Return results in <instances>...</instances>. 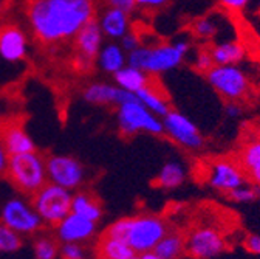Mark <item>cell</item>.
I'll return each instance as SVG.
<instances>
[{
	"label": "cell",
	"instance_id": "7bdbcfd3",
	"mask_svg": "<svg viewBox=\"0 0 260 259\" xmlns=\"http://www.w3.org/2000/svg\"><path fill=\"white\" fill-rule=\"evenodd\" d=\"M0 13H2V0H0Z\"/></svg>",
	"mask_w": 260,
	"mask_h": 259
},
{
	"label": "cell",
	"instance_id": "ab89813d",
	"mask_svg": "<svg viewBox=\"0 0 260 259\" xmlns=\"http://www.w3.org/2000/svg\"><path fill=\"white\" fill-rule=\"evenodd\" d=\"M8 161H10V154L7 149L0 145V176H4L8 169Z\"/></svg>",
	"mask_w": 260,
	"mask_h": 259
},
{
	"label": "cell",
	"instance_id": "f546056e",
	"mask_svg": "<svg viewBox=\"0 0 260 259\" xmlns=\"http://www.w3.org/2000/svg\"><path fill=\"white\" fill-rule=\"evenodd\" d=\"M22 247V236L8 225L0 223V253H14Z\"/></svg>",
	"mask_w": 260,
	"mask_h": 259
},
{
	"label": "cell",
	"instance_id": "7402d4cb",
	"mask_svg": "<svg viewBox=\"0 0 260 259\" xmlns=\"http://www.w3.org/2000/svg\"><path fill=\"white\" fill-rule=\"evenodd\" d=\"M137 98L144 107H147L152 113H155L159 118L168 115L171 110V104H169L168 96L162 95L152 82L137 92Z\"/></svg>",
	"mask_w": 260,
	"mask_h": 259
},
{
	"label": "cell",
	"instance_id": "e0dca14e",
	"mask_svg": "<svg viewBox=\"0 0 260 259\" xmlns=\"http://www.w3.org/2000/svg\"><path fill=\"white\" fill-rule=\"evenodd\" d=\"M75 48L79 56H84L90 61H94L103 48L104 33L96 19L85 23L73 38Z\"/></svg>",
	"mask_w": 260,
	"mask_h": 259
},
{
	"label": "cell",
	"instance_id": "836d02e7",
	"mask_svg": "<svg viewBox=\"0 0 260 259\" xmlns=\"http://www.w3.org/2000/svg\"><path fill=\"white\" fill-rule=\"evenodd\" d=\"M251 0H218V5L230 13H242Z\"/></svg>",
	"mask_w": 260,
	"mask_h": 259
},
{
	"label": "cell",
	"instance_id": "83f0119b",
	"mask_svg": "<svg viewBox=\"0 0 260 259\" xmlns=\"http://www.w3.org/2000/svg\"><path fill=\"white\" fill-rule=\"evenodd\" d=\"M32 251H35L36 259H56L59 254L57 239L47 235L39 236L35 241V245H32Z\"/></svg>",
	"mask_w": 260,
	"mask_h": 259
},
{
	"label": "cell",
	"instance_id": "cb8c5ba5",
	"mask_svg": "<svg viewBox=\"0 0 260 259\" xmlns=\"http://www.w3.org/2000/svg\"><path fill=\"white\" fill-rule=\"evenodd\" d=\"M237 163L246 176L260 171V137L248 140L237 157Z\"/></svg>",
	"mask_w": 260,
	"mask_h": 259
},
{
	"label": "cell",
	"instance_id": "5bb4252c",
	"mask_svg": "<svg viewBox=\"0 0 260 259\" xmlns=\"http://www.w3.org/2000/svg\"><path fill=\"white\" fill-rule=\"evenodd\" d=\"M0 145L7 149L10 157L36 151V145L25 131L23 124L16 120L0 121Z\"/></svg>",
	"mask_w": 260,
	"mask_h": 259
},
{
	"label": "cell",
	"instance_id": "4316f807",
	"mask_svg": "<svg viewBox=\"0 0 260 259\" xmlns=\"http://www.w3.org/2000/svg\"><path fill=\"white\" fill-rule=\"evenodd\" d=\"M186 179V169L180 161H168L158 174V185L162 188H178Z\"/></svg>",
	"mask_w": 260,
	"mask_h": 259
},
{
	"label": "cell",
	"instance_id": "d6986e66",
	"mask_svg": "<svg viewBox=\"0 0 260 259\" xmlns=\"http://www.w3.org/2000/svg\"><path fill=\"white\" fill-rule=\"evenodd\" d=\"M215 66H239L245 59L246 50L239 41H226L209 48Z\"/></svg>",
	"mask_w": 260,
	"mask_h": 259
},
{
	"label": "cell",
	"instance_id": "f1b7e54d",
	"mask_svg": "<svg viewBox=\"0 0 260 259\" xmlns=\"http://www.w3.org/2000/svg\"><path fill=\"white\" fill-rule=\"evenodd\" d=\"M190 30L195 38L202 41H211L218 33V25L212 17H200L192 23Z\"/></svg>",
	"mask_w": 260,
	"mask_h": 259
},
{
	"label": "cell",
	"instance_id": "ffe728a7",
	"mask_svg": "<svg viewBox=\"0 0 260 259\" xmlns=\"http://www.w3.org/2000/svg\"><path fill=\"white\" fill-rule=\"evenodd\" d=\"M96 64L100 66V69L103 72H106L109 75H115L124 66H127V53L116 42L106 44V45H103L100 54L96 57Z\"/></svg>",
	"mask_w": 260,
	"mask_h": 259
},
{
	"label": "cell",
	"instance_id": "8d00e7d4",
	"mask_svg": "<svg viewBox=\"0 0 260 259\" xmlns=\"http://www.w3.org/2000/svg\"><path fill=\"white\" fill-rule=\"evenodd\" d=\"M171 0H137V7L143 10H159L165 8Z\"/></svg>",
	"mask_w": 260,
	"mask_h": 259
},
{
	"label": "cell",
	"instance_id": "5b68a950",
	"mask_svg": "<svg viewBox=\"0 0 260 259\" xmlns=\"http://www.w3.org/2000/svg\"><path fill=\"white\" fill-rule=\"evenodd\" d=\"M205 76L224 101L242 104L252 95V82L239 66H214Z\"/></svg>",
	"mask_w": 260,
	"mask_h": 259
},
{
	"label": "cell",
	"instance_id": "d6a6232c",
	"mask_svg": "<svg viewBox=\"0 0 260 259\" xmlns=\"http://www.w3.org/2000/svg\"><path fill=\"white\" fill-rule=\"evenodd\" d=\"M60 254L62 259H85L84 248L81 247V244H75V242L63 244L60 248Z\"/></svg>",
	"mask_w": 260,
	"mask_h": 259
},
{
	"label": "cell",
	"instance_id": "d590c367",
	"mask_svg": "<svg viewBox=\"0 0 260 259\" xmlns=\"http://www.w3.org/2000/svg\"><path fill=\"white\" fill-rule=\"evenodd\" d=\"M107 7L122 10L125 13H132L137 8V0H104Z\"/></svg>",
	"mask_w": 260,
	"mask_h": 259
},
{
	"label": "cell",
	"instance_id": "74e56055",
	"mask_svg": "<svg viewBox=\"0 0 260 259\" xmlns=\"http://www.w3.org/2000/svg\"><path fill=\"white\" fill-rule=\"evenodd\" d=\"M245 248H246L249 253L260 254V236H258V235H249V236L245 239Z\"/></svg>",
	"mask_w": 260,
	"mask_h": 259
},
{
	"label": "cell",
	"instance_id": "277c9868",
	"mask_svg": "<svg viewBox=\"0 0 260 259\" xmlns=\"http://www.w3.org/2000/svg\"><path fill=\"white\" fill-rule=\"evenodd\" d=\"M7 174L11 183L26 196H35L44 185L48 183L45 158L36 151L11 155Z\"/></svg>",
	"mask_w": 260,
	"mask_h": 259
},
{
	"label": "cell",
	"instance_id": "ba28073f",
	"mask_svg": "<svg viewBox=\"0 0 260 259\" xmlns=\"http://www.w3.org/2000/svg\"><path fill=\"white\" fill-rule=\"evenodd\" d=\"M0 219H2V223L8 225L20 236L38 233L44 223L32 204H28L19 197H13L4 204Z\"/></svg>",
	"mask_w": 260,
	"mask_h": 259
},
{
	"label": "cell",
	"instance_id": "d4e9b609",
	"mask_svg": "<svg viewBox=\"0 0 260 259\" xmlns=\"http://www.w3.org/2000/svg\"><path fill=\"white\" fill-rule=\"evenodd\" d=\"M72 213L79 214L85 219H90L93 222H98L103 216L101 205L98 204L94 197H91L87 192H76L73 194L72 202Z\"/></svg>",
	"mask_w": 260,
	"mask_h": 259
},
{
	"label": "cell",
	"instance_id": "ac0fdd59",
	"mask_svg": "<svg viewBox=\"0 0 260 259\" xmlns=\"http://www.w3.org/2000/svg\"><path fill=\"white\" fill-rule=\"evenodd\" d=\"M98 23H100L104 36L112 41H121V38H124V35L130 31L128 13L112 7H107L103 11V14L98 19Z\"/></svg>",
	"mask_w": 260,
	"mask_h": 259
},
{
	"label": "cell",
	"instance_id": "52a82bcc",
	"mask_svg": "<svg viewBox=\"0 0 260 259\" xmlns=\"http://www.w3.org/2000/svg\"><path fill=\"white\" fill-rule=\"evenodd\" d=\"M118 127L122 135H135L138 132H147L152 135L165 134L162 118L152 113L140 101H130L118 106L116 112Z\"/></svg>",
	"mask_w": 260,
	"mask_h": 259
},
{
	"label": "cell",
	"instance_id": "60d3db41",
	"mask_svg": "<svg viewBox=\"0 0 260 259\" xmlns=\"http://www.w3.org/2000/svg\"><path fill=\"white\" fill-rule=\"evenodd\" d=\"M130 259H162V257L158 256L155 251H144V253H135Z\"/></svg>",
	"mask_w": 260,
	"mask_h": 259
},
{
	"label": "cell",
	"instance_id": "9c48e42d",
	"mask_svg": "<svg viewBox=\"0 0 260 259\" xmlns=\"http://www.w3.org/2000/svg\"><path fill=\"white\" fill-rule=\"evenodd\" d=\"M162 127H165V134H168L172 141L186 149L197 151L205 143L203 135L195 123L178 110L171 109L168 115L162 117Z\"/></svg>",
	"mask_w": 260,
	"mask_h": 259
},
{
	"label": "cell",
	"instance_id": "603a6c76",
	"mask_svg": "<svg viewBox=\"0 0 260 259\" xmlns=\"http://www.w3.org/2000/svg\"><path fill=\"white\" fill-rule=\"evenodd\" d=\"M113 79L118 87L132 92V93H137L138 90H141L143 87L152 82L150 75L132 66H124L119 72L113 75Z\"/></svg>",
	"mask_w": 260,
	"mask_h": 259
},
{
	"label": "cell",
	"instance_id": "6da1fadb",
	"mask_svg": "<svg viewBox=\"0 0 260 259\" xmlns=\"http://www.w3.org/2000/svg\"><path fill=\"white\" fill-rule=\"evenodd\" d=\"M25 13L35 38L57 45L94 19V0H26Z\"/></svg>",
	"mask_w": 260,
	"mask_h": 259
},
{
	"label": "cell",
	"instance_id": "8992f818",
	"mask_svg": "<svg viewBox=\"0 0 260 259\" xmlns=\"http://www.w3.org/2000/svg\"><path fill=\"white\" fill-rule=\"evenodd\" d=\"M72 202L73 192L70 189L50 182L32 196V207L42 222L50 226H56L72 213Z\"/></svg>",
	"mask_w": 260,
	"mask_h": 259
},
{
	"label": "cell",
	"instance_id": "44dd1931",
	"mask_svg": "<svg viewBox=\"0 0 260 259\" xmlns=\"http://www.w3.org/2000/svg\"><path fill=\"white\" fill-rule=\"evenodd\" d=\"M134 254V248L119 238L104 233L98 242V259H130Z\"/></svg>",
	"mask_w": 260,
	"mask_h": 259
},
{
	"label": "cell",
	"instance_id": "4fadbf2b",
	"mask_svg": "<svg viewBox=\"0 0 260 259\" xmlns=\"http://www.w3.org/2000/svg\"><path fill=\"white\" fill-rule=\"evenodd\" d=\"M84 100L90 104L107 106V104H125L130 101H138L137 93L124 90L116 84L109 82H93L84 90Z\"/></svg>",
	"mask_w": 260,
	"mask_h": 259
},
{
	"label": "cell",
	"instance_id": "7a4b0ae2",
	"mask_svg": "<svg viewBox=\"0 0 260 259\" xmlns=\"http://www.w3.org/2000/svg\"><path fill=\"white\" fill-rule=\"evenodd\" d=\"M190 50L189 41L180 39L172 44L161 42L155 45H140L127 53V66L137 67L150 76L171 72L180 67Z\"/></svg>",
	"mask_w": 260,
	"mask_h": 259
},
{
	"label": "cell",
	"instance_id": "f35d334b",
	"mask_svg": "<svg viewBox=\"0 0 260 259\" xmlns=\"http://www.w3.org/2000/svg\"><path fill=\"white\" fill-rule=\"evenodd\" d=\"M224 113L230 118H237L242 115V104L240 103H234V101H226L224 104Z\"/></svg>",
	"mask_w": 260,
	"mask_h": 259
},
{
	"label": "cell",
	"instance_id": "2e32d148",
	"mask_svg": "<svg viewBox=\"0 0 260 259\" xmlns=\"http://www.w3.org/2000/svg\"><path fill=\"white\" fill-rule=\"evenodd\" d=\"M28 51V39L23 30L16 23L0 25V56L8 62L25 59Z\"/></svg>",
	"mask_w": 260,
	"mask_h": 259
},
{
	"label": "cell",
	"instance_id": "9a60e30c",
	"mask_svg": "<svg viewBox=\"0 0 260 259\" xmlns=\"http://www.w3.org/2000/svg\"><path fill=\"white\" fill-rule=\"evenodd\" d=\"M96 232V222L85 219L79 214L70 213L62 222L56 225V236L62 244H81L88 241Z\"/></svg>",
	"mask_w": 260,
	"mask_h": 259
},
{
	"label": "cell",
	"instance_id": "b9f144b4",
	"mask_svg": "<svg viewBox=\"0 0 260 259\" xmlns=\"http://www.w3.org/2000/svg\"><path fill=\"white\" fill-rule=\"evenodd\" d=\"M257 197H260V186H257Z\"/></svg>",
	"mask_w": 260,
	"mask_h": 259
},
{
	"label": "cell",
	"instance_id": "ee69618b",
	"mask_svg": "<svg viewBox=\"0 0 260 259\" xmlns=\"http://www.w3.org/2000/svg\"><path fill=\"white\" fill-rule=\"evenodd\" d=\"M258 137H260V131H258Z\"/></svg>",
	"mask_w": 260,
	"mask_h": 259
},
{
	"label": "cell",
	"instance_id": "e575fe53",
	"mask_svg": "<svg viewBox=\"0 0 260 259\" xmlns=\"http://www.w3.org/2000/svg\"><path fill=\"white\" fill-rule=\"evenodd\" d=\"M119 45L122 47V50L125 53H130V51H134L137 50L141 44H140V39L135 33H132V31H128L127 35H124V38H121V42Z\"/></svg>",
	"mask_w": 260,
	"mask_h": 259
},
{
	"label": "cell",
	"instance_id": "1f68e13d",
	"mask_svg": "<svg viewBox=\"0 0 260 259\" xmlns=\"http://www.w3.org/2000/svg\"><path fill=\"white\" fill-rule=\"evenodd\" d=\"M214 66H215V64H214V59H212L209 50L202 48V50L197 51V54H195V57H193V69L195 70L206 75Z\"/></svg>",
	"mask_w": 260,
	"mask_h": 259
},
{
	"label": "cell",
	"instance_id": "8fae6325",
	"mask_svg": "<svg viewBox=\"0 0 260 259\" xmlns=\"http://www.w3.org/2000/svg\"><path fill=\"white\" fill-rule=\"evenodd\" d=\"M224 250V239L220 232L211 226L193 230L186 241V251L197 259H211Z\"/></svg>",
	"mask_w": 260,
	"mask_h": 259
},
{
	"label": "cell",
	"instance_id": "484cf974",
	"mask_svg": "<svg viewBox=\"0 0 260 259\" xmlns=\"http://www.w3.org/2000/svg\"><path fill=\"white\" fill-rule=\"evenodd\" d=\"M186 250V241L181 235L168 232L156 244L153 251L162 259H178Z\"/></svg>",
	"mask_w": 260,
	"mask_h": 259
},
{
	"label": "cell",
	"instance_id": "7c38bea8",
	"mask_svg": "<svg viewBox=\"0 0 260 259\" xmlns=\"http://www.w3.org/2000/svg\"><path fill=\"white\" fill-rule=\"evenodd\" d=\"M246 183V174L237 161L217 160L209 168V185L221 192H231L240 185Z\"/></svg>",
	"mask_w": 260,
	"mask_h": 259
},
{
	"label": "cell",
	"instance_id": "4dcf8cb0",
	"mask_svg": "<svg viewBox=\"0 0 260 259\" xmlns=\"http://www.w3.org/2000/svg\"><path fill=\"white\" fill-rule=\"evenodd\" d=\"M230 194V197L234 200V202H239V204H248V202H252L254 199H257V188L248 185V183H243L240 185L239 188L233 189Z\"/></svg>",
	"mask_w": 260,
	"mask_h": 259
},
{
	"label": "cell",
	"instance_id": "30bf717a",
	"mask_svg": "<svg viewBox=\"0 0 260 259\" xmlns=\"http://www.w3.org/2000/svg\"><path fill=\"white\" fill-rule=\"evenodd\" d=\"M45 165H47V177L50 183L75 191L84 182L85 171L75 157L51 155L45 158Z\"/></svg>",
	"mask_w": 260,
	"mask_h": 259
},
{
	"label": "cell",
	"instance_id": "3957f363",
	"mask_svg": "<svg viewBox=\"0 0 260 259\" xmlns=\"http://www.w3.org/2000/svg\"><path fill=\"white\" fill-rule=\"evenodd\" d=\"M168 233L166 222L156 216L124 217L112 223L106 235L125 241L135 253L153 251L161 238Z\"/></svg>",
	"mask_w": 260,
	"mask_h": 259
}]
</instances>
